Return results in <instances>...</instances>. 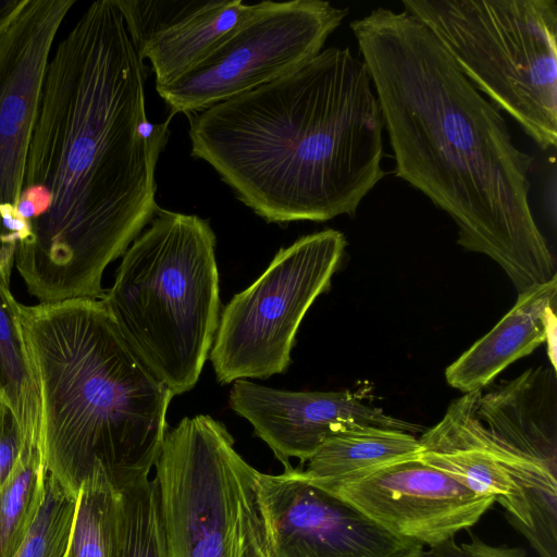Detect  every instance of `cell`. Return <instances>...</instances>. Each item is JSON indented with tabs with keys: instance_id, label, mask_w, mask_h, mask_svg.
<instances>
[{
	"instance_id": "obj_1",
	"label": "cell",
	"mask_w": 557,
	"mask_h": 557,
	"mask_svg": "<svg viewBox=\"0 0 557 557\" xmlns=\"http://www.w3.org/2000/svg\"><path fill=\"white\" fill-rule=\"evenodd\" d=\"M147 66L116 0L92 2L46 67L17 214L14 265L39 302L104 297L106 268L157 213L169 116L146 114Z\"/></svg>"
},
{
	"instance_id": "obj_2",
	"label": "cell",
	"mask_w": 557,
	"mask_h": 557,
	"mask_svg": "<svg viewBox=\"0 0 557 557\" xmlns=\"http://www.w3.org/2000/svg\"><path fill=\"white\" fill-rule=\"evenodd\" d=\"M350 28L380 103L394 175L444 211L458 245L495 261L518 295L556 277L530 205L534 159L515 143L502 111L406 10L376 8Z\"/></svg>"
},
{
	"instance_id": "obj_3",
	"label": "cell",
	"mask_w": 557,
	"mask_h": 557,
	"mask_svg": "<svg viewBox=\"0 0 557 557\" xmlns=\"http://www.w3.org/2000/svg\"><path fill=\"white\" fill-rule=\"evenodd\" d=\"M186 115L191 156L268 223L354 216L386 175L380 103L348 47Z\"/></svg>"
},
{
	"instance_id": "obj_4",
	"label": "cell",
	"mask_w": 557,
	"mask_h": 557,
	"mask_svg": "<svg viewBox=\"0 0 557 557\" xmlns=\"http://www.w3.org/2000/svg\"><path fill=\"white\" fill-rule=\"evenodd\" d=\"M40 398V448L70 492L101 466L119 488L148 478L173 394L126 343L103 302L21 304Z\"/></svg>"
},
{
	"instance_id": "obj_5",
	"label": "cell",
	"mask_w": 557,
	"mask_h": 557,
	"mask_svg": "<svg viewBox=\"0 0 557 557\" xmlns=\"http://www.w3.org/2000/svg\"><path fill=\"white\" fill-rule=\"evenodd\" d=\"M215 244L208 220L159 208L101 299L126 343L173 396L198 382L219 326Z\"/></svg>"
},
{
	"instance_id": "obj_6",
	"label": "cell",
	"mask_w": 557,
	"mask_h": 557,
	"mask_svg": "<svg viewBox=\"0 0 557 557\" xmlns=\"http://www.w3.org/2000/svg\"><path fill=\"white\" fill-rule=\"evenodd\" d=\"M468 81L542 149L557 141L556 0H403Z\"/></svg>"
},
{
	"instance_id": "obj_7",
	"label": "cell",
	"mask_w": 557,
	"mask_h": 557,
	"mask_svg": "<svg viewBox=\"0 0 557 557\" xmlns=\"http://www.w3.org/2000/svg\"><path fill=\"white\" fill-rule=\"evenodd\" d=\"M154 468L168 557H249L258 470L223 423L182 419L166 431Z\"/></svg>"
},
{
	"instance_id": "obj_8",
	"label": "cell",
	"mask_w": 557,
	"mask_h": 557,
	"mask_svg": "<svg viewBox=\"0 0 557 557\" xmlns=\"http://www.w3.org/2000/svg\"><path fill=\"white\" fill-rule=\"evenodd\" d=\"M347 240L326 228L281 248L263 273L223 308L210 350L216 380L268 379L290 363L297 330L330 288Z\"/></svg>"
},
{
	"instance_id": "obj_9",
	"label": "cell",
	"mask_w": 557,
	"mask_h": 557,
	"mask_svg": "<svg viewBox=\"0 0 557 557\" xmlns=\"http://www.w3.org/2000/svg\"><path fill=\"white\" fill-rule=\"evenodd\" d=\"M348 13V8L323 0L262 1L250 18L197 65L156 89L171 116L202 111L315 57Z\"/></svg>"
},
{
	"instance_id": "obj_10",
	"label": "cell",
	"mask_w": 557,
	"mask_h": 557,
	"mask_svg": "<svg viewBox=\"0 0 557 557\" xmlns=\"http://www.w3.org/2000/svg\"><path fill=\"white\" fill-rule=\"evenodd\" d=\"M481 389L455 399L418 437L419 459L493 497L540 557H557V472L493 436L474 413Z\"/></svg>"
},
{
	"instance_id": "obj_11",
	"label": "cell",
	"mask_w": 557,
	"mask_h": 557,
	"mask_svg": "<svg viewBox=\"0 0 557 557\" xmlns=\"http://www.w3.org/2000/svg\"><path fill=\"white\" fill-rule=\"evenodd\" d=\"M75 0H14L0 10V274L10 282L28 226L17 214L27 151L57 33Z\"/></svg>"
},
{
	"instance_id": "obj_12",
	"label": "cell",
	"mask_w": 557,
	"mask_h": 557,
	"mask_svg": "<svg viewBox=\"0 0 557 557\" xmlns=\"http://www.w3.org/2000/svg\"><path fill=\"white\" fill-rule=\"evenodd\" d=\"M256 509L268 557H420L399 536L300 469L256 476Z\"/></svg>"
},
{
	"instance_id": "obj_13",
	"label": "cell",
	"mask_w": 557,
	"mask_h": 557,
	"mask_svg": "<svg viewBox=\"0 0 557 557\" xmlns=\"http://www.w3.org/2000/svg\"><path fill=\"white\" fill-rule=\"evenodd\" d=\"M323 488L349 502L388 531L429 547L474 525L495 502L419 458L384 466Z\"/></svg>"
},
{
	"instance_id": "obj_14",
	"label": "cell",
	"mask_w": 557,
	"mask_h": 557,
	"mask_svg": "<svg viewBox=\"0 0 557 557\" xmlns=\"http://www.w3.org/2000/svg\"><path fill=\"white\" fill-rule=\"evenodd\" d=\"M228 404L250 422L284 470L293 468L290 458L304 465L330 436L349 426L373 425L412 434L421 430L348 391L290 392L240 379L233 382Z\"/></svg>"
},
{
	"instance_id": "obj_15",
	"label": "cell",
	"mask_w": 557,
	"mask_h": 557,
	"mask_svg": "<svg viewBox=\"0 0 557 557\" xmlns=\"http://www.w3.org/2000/svg\"><path fill=\"white\" fill-rule=\"evenodd\" d=\"M137 55L147 59L156 86L171 83L197 65L260 2L243 0H116Z\"/></svg>"
},
{
	"instance_id": "obj_16",
	"label": "cell",
	"mask_w": 557,
	"mask_h": 557,
	"mask_svg": "<svg viewBox=\"0 0 557 557\" xmlns=\"http://www.w3.org/2000/svg\"><path fill=\"white\" fill-rule=\"evenodd\" d=\"M475 417L497 440L557 472L555 368H530L475 400Z\"/></svg>"
},
{
	"instance_id": "obj_17",
	"label": "cell",
	"mask_w": 557,
	"mask_h": 557,
	"mask_svg": "<svg viewBox=\"0 0 557 557\" xmlns=\"http://www.w3.org/2000/svg\"><path fill=\"white\" fill-rule=\"evenodd\" d=\"M557 276L519 294L515 306L445 371L447 383L467 394L483 389L510 363L532 354L555 323Z\"/></svg>"
},
{
	"instance_id": "obj_18",
	"label": "cell",
	"mask_w": 557,
	"mask_h": 557,
	"mask_svg": "<svg viewBox=\"0 0 557 557\" xmlns=\"http://www.w3.org/2000/svg\"><path fill=\"white\" fill-rule=\"evenodd\" d=\"M414 434L373 425L346 428L330 436L309 458L306 476L321 487L398 461L419 458Z\"/></svg>"
},
{
	"instance_id": "obj_19",
	"label": "cell",
	"mask_w": 557,
	"mask_h": 557,
	"mask_svg": "<svg viewBox=\"0 0 557 557\" xmlns=\"http://www.w3.org/2000/svg\"><path fill=\"white\" fill-rule=\"evenodd\" d=\"M0 399L15 416L23 451L40 448V398L21 323V304L0 274Z\"/></svg>"
},
{
	"instance_id": "obj_20",
	"label": "cell",
	"mask_w": 557,
	"mask_h": 557,
	"mask_svg": "<svg viewBox=\"0 0 557 557\" xmlns=\"http://www.w3.org/2000/svg\"><path fill=\"white\" fill-rule=\"evenodd\" d=\"M122 495L101 466L82 483L65 557H121Z\"/></svg>"
},
{
	"instance_id": "obj_21",
	"label": "cell",
	"mask_w": 557,
	"mask_h": 557,
	"mask_svg": "<svg viewBox=\"0 0 557 557\" xmlns=\"http://www.w3.org/2000/svg\"><path fill=\"white\" fill-rule=\"evenodd\" d=\"M46 468L39 451H21L0 486V557H14L39 510Z\"/></svg>"
},
{
	"instance_id": "obj_22",
	"label": "cell",
	"mask_w": 557,
	"mask_h": 557,
	"mask_svg": "<svg viewBox=\"0 0 557 557\" xmlns=\"http://www.w3.org/2000/svg\"><path fill=\"white\" fill-rule=\"evenodd\" d=\"M120 491L121 557H168L156 480L144 478Z\"/></svg>"
},
{
	"instance_id": "obj_23",
	"label": "cell",
	"mask_w": 557,
	"mask_h": 557,
	"mask_svg": "<svg viewBox=\"0 0 557 557\" xmlns=\"http://www.w3.org/2000/svg\"><path fill=\"white\" fill-rule=\"evenodd\" d=\"M76 507L77 495L46 471L39 510L14 557H65Z\"/></svg>"
},
{
	"instance_id": "obj_24",
	"label": "cell",
	"mask_w": 557,
	"mask_h": 557,
	"mask_svg": "<svg viewBox=\"0 0 557 557\" xmlns=\"http://www.w3.org/2000/svg\"><path fill=\"white\" fill-rule=\"evenodd\" d=\"M470 543L458 545L454 537L423 550L420 557H527L522 547L507 545L493 546L469 532Z\"/></svg>"
},
{
	"instance_id": "obj_25",
	"label": "cell",
	"mask_w": 557,
	"mask_h": 557,
	"mask_svg": "<svg viewBox=\"0 0 557 557\" xmlns=\"http://www.w3.org/2000/svg\"><path fill=\"white\" fill-rule=\"evenodd\" d=\"M21 450L22 436L17 420L0 399V486L13 471Z\"/></svg>"
},
{
	"instance_id": "obj_26",
	"label": "cell",
	"mask_w": 557,
	"mask_h": 557,
	"mask_svg": "<svg viewBox=\"0 0 557 557\" xmlns=\"http://www.w3.org/2000/svg\"><path fill=\"white\" fill-rule=\"evenodd\" d=\"M556 168L553 166L542 188V205L546 219L553 228L557 218V180Z\"/></svg>"
},
{
	"instance_id": "obj_27",
	"label": "cell",
	"mask_w": 557,
	"mask_h": 557,
	"mask_svg": "<svg viewBox=\"0 0 557 557\" xmlns=\"http://www.w3.org/2000/svg\"><path fill=\"white\" fill-rule=\"evenodd\" d=\"M249 557H268L259 525V519L257 520V523L252 532L249 547Z\"/></svg>"
}]
</instances>
